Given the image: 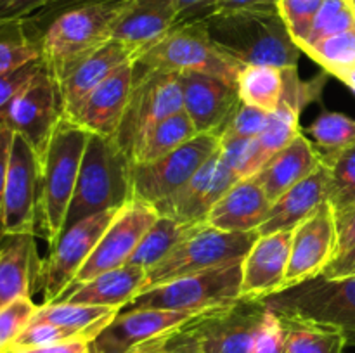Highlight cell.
<instances>
[{
	"instance_id": "2e32d148",
	"label": "cell",
	"mask_w": 355,
	"mask_h": 353,
	"mask_svg": "<svg viewBox=\"0 0 355 353\" xmlns=\"http://www.w3.org/2000/svg\"><path fill=\"white\" fill-rule=\"evenodd\" d=\"M210 310L180 311L159 310V308L121 310L114 320L90 343V353H130L137 346L159 338Z\"/></svg>"
},
{
	"instance_id": "836d02e7",
	"label": "cell",
	"mask_w": 355,
	"mask_h": 353,
	"mask_svg": "<svg viewBox=\"0 0 355 353\" xmlns=\"http://www.w3.org/2000/svg\"><path fill=\"white\" fill-rule=\"evenodd\" d=\"M193 227L194 225L180 224L173 218L158 217V220L151 225V228L141 239L128 263L141 266L148 272L159 260L165 258Z\"/></svg>"
},
{
	"instance_id": "f6af8a7d",
	"label": "cell",
	"mask_w": 355,
	"mask_h": 353,
	"mask_svg": "<svg viewBox=\"0 0 355 353\" xmlns=\"http://www.w3.org/2000/svg\"><path fill=\"white\" fill-rule=\"evenodd\" d=\"M59 0H0V28L24 23Z\"/></svg>"
},
{
	"instance_id": "bcb514c9",
	"label": "cell",
	"mask_w": 355,
	"mask_h": 353,
	"mask_svg": "<svg viewBox=\"0 0 355 353\" xmlns=\"http://www.w3.org/2000/svg\"><path fill=\"white\" fill-rule=\"evenodd\" d=\"M44 68V62L37 61L31 64L24 66V68L17 69V71L7 73V75L0 76V113L7 107V104L38 75Z\"/></svg>"
},
{
	"instance_id": "8992f818",
	"label": "cell",
	"mask_w": 355,
	"mask_h": 353,
	"mask_svg": "<svg viewBox=\"0 0 355 353\" xmlns=\"http://www.w3.org/2000/svg\"><path fill=\"white\" fill-rule=\"evenodd\" d=\"M259 235V232L218 230L207 221L196 224L165 258L146 272L142 291L214 269L232 260L245 258Z\"/></svg>"
},
{
	"instance_id": "30bf717a",
	"label": "cell",
	"mask_w": 355,
	"mask_h": 353,
	"mask_svg": "<svg viewBox=\"0 0 355 353\" xmlns=\"http://www.w3.org/2000/svg\"><path fill=\"white\" fill-rule=\"evenodd\" d=\"M218 144L220 138L217 134H198L156 161L146 165L132 163V199L158 206L218 151Z\"/></svg>"
},
{
	"instance_id": "83f0119b",
	"label": "cell",
	"mask_w": 355,
	"mask_h": 353,
	"mask_svg": "<svg viewBox=\"0 0 355 353\" xmlns=\"http://www.w3.org/2000/svg\"><path fill=\"white\" fill-rule=\"evenodd\" d=\"M319 165L321 151H318L314 142L302 132L290 144L270 156L269 161L253 176L266 190L270 203H274L295 183L311 175Z\"/></svg>"
},
{
	"instance_id": "74e56055",
	"label": "cell",
	"mask_w": 355,
	"mask_h": 353,
	"mask_svg": "<svg viewBox=\"0 0 355 353\" xmlns=\"http://www.w3.org/2000/svg\"><path fill=\"white\" fill-rule=\"evenodd\" d=\"M304 134L311 135L322 152H335L355 144V120L343 113H322Z\"/></svg>"
},
{
	"instance_id": "4316f807",
	"label": "cell",
	"mask_w": 355,
	"mask_h": 353,
	"mask_svg": "<svg viewBox=\"0 0 355 353\" xmlns=\"http://www.w3.org/2000/svg\"><path fill=\"white\" fill-rule=\"evenodd\" d=\"M324 203H328V172L321 161L311 175L295 183L274 201L267 220L259 228V234H274L281 230L293 232Z\"/></svg>"
},
{
	"instance_id": "d4e9b609",
	"label": "cell",
	"mask_w": 355,
	"mask_h": 353,
	"mask_svg": "<svg viewBox=\"0 0 355 353\" xmlns=\"http://www.w3.org/2000/svg\"><path fill=\"white\" fill-rule=\"evenodd\" d=\"M42 260L35 234H6L0 241V308L38 289Z\"/></svg>"
},
{
	"instance_id": "d6a6232c",
	"label": "cell",
	"mask_w": 355,
	"mask_h": 353,
	"mask_svg": "<svg viewBox=\"0 0 355 353\" xmlns=\"http://www.w3.org/2000/svg\"><path fill=\"white\" fill-rule=\"evenodd\" d=\"M328 172V203L333 213L355 206V144L335 152H321Z\"/></svg>"
},
{
	"instance_id": "d6986e66",
	"label": "cell",
	"mask_w": 355,
	"mask_h": 353,
	"mask_svg": "<svg viewBox=\"0 0 355 353\" xmlns=\"http://www.w3.org/2000/svg\"><path fill=\"white\" fill-rule=\"evenodd\" d=\"M139 51L132 45L118 40H107L76 66L69 69L68 75L58 85L59 107L61 116L73 121L82 109L83 102L90 93L106 80L111 73L128 61H135Z\"/></svg>"
},
{
	"instance_id": "7c38bea8",
	"label": "cell",
	"mask_w": 355,
	"mask_h": 353,
	"mask_svg": "<svg viewBox=\"0 0 355 353\" xmlns=\"http://www.w3.org/2000/svg\"><path fill=\"white\" fill-rule=\"evenodd\" d=\"M59 120L58 87L45 66L0 113V121L14 134L21 135L33 147L40 161L47 152Z\"/></svg>"
},
{
	"instance_id": "7402d4cb",
	"label": "cell",
	"mask_w": 355,
	"mask_h": 353,
	"mask_svg": "<svg viewBox=\"0 0 355 353\" xmlns=\"http://www.w3.org/2000/svg\"><path fill=\"white\" fill-rule=\"evenodd\" d=\"M137 64L128 61L114 69L106 80L83 102L82 109L73 121L103 137H116L123 114L127 111L134 90Z\"/></svg>"
},
{
	"instance_id": "e575fe53",
	"label": "cell",
	"mask_w": 355,
	"mask_h": 353,
	"mask_svg": "<svg viewBox=\"0 0 355 353\" xmlns=\"http://www.w3.org/2000/svg\"><path fill=\"white\" fill-rule=\"evenodd\" d=\"M302 52L322 66L328 75L338 78L342 73L349 71L355 66V28L322 38L305 47Z\"/></svg>"
},
{
	"instance_id": "9a60e30c",
	"label": "cell",
	"mask_w": 355,
	"mask_h": 353,
	"mask_svg": "<svg viewBox=\"0 0 355 353\" xmlns=\"http://www.w3.org/2000/svg\"><path fill=\"white\" fill-rule=\"evenodd\" d=\"M42 163L21 135L14 134L2 203L3 234L37 235Z\"/></svg>"
},
{
	"instance_id": "7a4b0ae2",
	"label": "cell",
	"mask_w": 355,
	"mask_h": 353,
	"mask_svg": "<svg viewBox=\"0 0 355 353\" xmlns=\"http://www.w3.org/2000/svg\"><path fill=\"white\" fill-rule=\"evenodd\" d=\"M203 21L215 45L243 66L286 69L298 64L302 48L291 37L279 9L217 14Z\"/></svg>"
},
{
	"instance_id": "f1b7e54d",
	"label": "cell",
	"mask_w": 355,
	"mask_h": 353,
	"mask_svg": "<svg viewBox=\"0 0 355 353\" xmlns=\"http://www.w3.org/2000/svg\"><path fill=\"white\" fill-rule=\"evenodd\" d=\"M120 311V308L96 307V305L42 303L38 305L33 318L52 322L76 332L87 341H94Z\"/></svg>"
},
{
	"instance_id": "ffe728a7",
	"label": "cell",
	"mask_w": 355,
	"mask_h": 353,
	"mask_svg": "<svg viewBox=\"0 0 355 353\" xmlns=\"http://www.w3.org/2000/svg\"><path fill=\"white\" fill-rule=\"evenodd\" d=\"M179 76L184 90V111L198 134L220 135L241 106L238 87L205 73L184 71Z\"/></svg>"
},
{
	"instance_id": "9c48e42d",
	"label": "cell",
	"mask_w": 355,
	"mask_h": 353,
	"mask_svg": "<svg viewBox=\"0 0 355 353\" xmlns=\"http://www.w3.org/2000/svg\"><path fill=\"white\" fill-rule=\"evenodd\" d=\"M180 111H184V90L179 73L142 69L141 75L135 76L134 90L114 141L132 156L156 125Z\"/></svg>"
},
{
	"instance_id": "9f6ffc18",
	"label": "cell",
	"mask_w": 355,
	"mask_h": 353,
	"mask_svg": "<svg viewBox=\"0 0 355 353\" xmlns=\"http://www.w3.org/2000/svg\"><path fill=\"white\" fill-rule=\"evenodd\" d=\"M2 237H3V235H0V241H2Z\"/></svg>"
},
{
	"instance_id": "8d00e7d4",
	"label": "cell",
	"mask_w": 355,
	"mask_h": 353,
	"mask_svg": "<svg viewBox=\"0 0 355 353\" xmlns=\"http://www.w3.org/2000/svg\"><path fill=\"white\" fill-rule=\"evenodd\" d=\"M218 152L232 173L241 179L257 175L270 156L260 144L259 138H227L218 137Z\"/></svg>"
},
{
	"instance_id": "ee69618b",
	"label": "cell",
	"mask_w": 355,
	"mask_h": 353,
	"mask_svg": "<svg viewBox=\"0 0 355 353\" xmlns=\"http://www.w3.org/2000/svg\"><path fill=\"white\" fill-rule=\"evenodd\" d=\"M252 353H288L281 318L270 308H267Z\"/></svg>"
},
{
	"instance_id": "ba28073f",
	"label": "cell",
	"mask_w": 355,
	"mask_h": 353,
	"mask_svg": "<svg viewBox=\"0 0 355 353\" xmlns=\"http://www.w3.org/2000/svg\"><path fill=\"white\" fill-rule=\"evenodd\" d=\"M241 282L243 258H239L142 291L123 310L159 308V310L203 311L225 307L241 298Z\"/></svg>"
},
{
	"instance_id": "60d3db41",
	"label": "cell",
	"mask_w": 355,
	"mask_h": 353,
	"mask_svg": "<svg viewBox=\"0 0 355 353\" xmlns=\"http://www.w3.org/2000/svg\"><path fill=\"white\" fill-rule=\"evenodd\" d=\"M38 305L31 298H19L0 308V352L6 353L17 336L33 320Z\"/></svg>"
},
{
	"instance_id": "603a6c76",
	"label": "cell",
	"mask_w": 355,
	"mask_h": 353,
	"mask_svg": "<svg viewBox=\"0 0 355 353\" xmlns=\"http://www.w3.org/2000/svg\"><path fill=\"white\" fill-rule=\"evenodd\" d=\"M284 73V89L281 96V102L276 111L269 113L266 130L259 137L260 144L267 151V154H276L279 149L290 144L297 135L302 134L300 114L311 102L321 97L322 87L326 83V75L322 73L311 82H304L298 76V68H286Z\"/></svg>"
},
{
	"instance_id": "277c9868",
	"label": "cell",
	"mask_w": 355,
	"mask_h": 353,
	"mask_svg": "<svg viewBox=\"0 0 355 353\" xmlns=\"http://www.w3.org/2000/svg\"><path fill=\"white\" fill-rule=\"evenodd\" d=\"M132 199V159L113 137L90 134L64 228Z\"/></svg>"
},
{
	"instance_id": "c3c4849f",
	"label": "cell",
	"mask_w": 355,
	"mask_h": 353,
	"mask_svg": "<svg viewBox=\"0 0 355 353\" xmlns=\"http://www.w3.org/2000/svg\"><path fill=\"white\" fill-rule=\"evenodd\" d=\"M336 221V256L343 255L355 246V206L342 213H335ZM333 258V260H335Z\"/></svg>"
},
{
	"instance_id": "f5cc1de1",
	"label": "cell",
	"mask_w": 355,
	"mask_h": 353,
	"mask_svg": "<svg viewBox=\"0 0 355 353\" xmlns=\"http://www.w3.org/2000/svg\"><path fill=\"white\" fill-rule=\"evenodd\" d=\"M19 353H90V341H87V339H71V341L55 343V345L26 350V352Z\"/></svg>"
},
{
	"instance_id": "f546056e",
	"label": "cell",
	"mask_w": 355,
	"mask_h": 353,
	"mask_svg": "<svg viewBox=\"0 0 355 353\" xmlns=\"http://www.w3.org/2000/svg\"><path fill=\"white\" fill-rule=\"evenodd\" d=\"M288 353H345L347 338L329 325L279 315Z\"/></svg>"
},
{
	"instance_id": "ac0fdd59",
	"label": "cell",
	"mask_w": 355,
	"mask_h": 353,
	"mask_svg": "<svg viewBox=\"0 0 355 353\" xmlns=\"http://www.w3.org/2000/svg\"><path fill=\"white\" fill-rule=\"evenodd\" d=\"M238 180L217 151L175 194L162 201L155 210L159 217L173 218L180 224H203L214 204Z\"/></svg>"
},
{
	"instance_id": "8fae6325",
	"label": "cell",
	"mask_w": 355,
	"mask_h": 353,
	"mask_svg": "<svg viewBox=\"0 0 355 353\" xmlns=\"http://www.w3.org/2000/svg\"><path fill=\"white\" fill-rule=\"evenodd\" d=\"M118 210L120 208L90 215L62 230L49 249L47 258L42 260L38 289L44 294V303L58 300L73 282Z\"/></svg>"
},
{
	"instance_id": "e0dca14e",
	"label": "cell",
	"mask_w": 355,
	"mask_h": 353,
	"mask_svg": "<svg viewBox=\"0 0 355 353\" xmlns=\"http://www.w3.org/2000/svg\"><path fill=\"white\" fill-rule=\"evenodd\" d=\"M335 255V213L331 204L324 203L293 230L284 289L321 275Z\"/></svg>"
},
{
	"instance_id": "6f0895ef",
	"label": "cell",
	"mask_w": 355,
	"mask_h": 353,
	"mask_svg": "<svg viewBox=\"0 0 355 353\" xmlns=\"http://www.w3.org/2000/svg\"><path fill=\"white\" fill-rule=\"evenodd\" d=\"M0 353H3V352H0Z\"/></svg>"
},
{
	"instance_id": "5b68a950",
	"label": "cell",
	"mask_w": 355,
	"mask_h": 353,
	"mask_svg": "<svg viewBox=\"0 0 355 353\" xmlns=\"http://www.w3.org/2000/svg\"><path fill=\"white\" fill-rule=\"evenodd\" d=\"M135 64L137 69L148 71L205 73L236 87L245 68L215 45L203 19L177 23L159 40L139 52Z\"/></svg>"
},
{
	"instance_id": "7dc6e473",
	"label": "cell",
	"mask_w": 355,
	"mask_h": 353,
	"mask_svg": "<svg viewBox=\"0 0 355 353\" xmlns=\"http://www.w3.org/2000/svg\"><path fill=\"white\" fill-rule=\"evenodd\" d=\"M279 0H214L208 7L207 16L234 12H255V10H276ZM203 17V19H205Z\"/></svg>"
},
{
	"instance_id": "44dd1931",
	"label": "cell",
	"mask_w": 355,
	"mask_h": 353,
	"mask_svg": "<svg viewBox=\"0 0 355 353\" xmlns=\"http://www.w3.org/2000/svg\"><path fill=\"white\" fill-rule=\"evenodd\" d=\"M293 232L262 234L243 258L241 298L263 300L284 289Z\"/></svg>"
},
{
	"instance_id": "cb8c5ba5",
	"label": "cell",
	"mask_w": 355,
	"mask_h": 353,
	"mask_svg": "<svg viewBox=\"0 0 355 353\" xmlns=\"http://www.w3.org/2000/svg\"><path fill=\"white\" fill-rule=\"evenodd\" d=\"M272 203L255 176L241 179L225 190L207 215V224L225 232H259Z\"/></svg>"
},
{
	"instance_id": "484cf974",
	"label": "cell",
	"mask_w": 355,
	"mask_h": 353,
	"mask_svg": "<svg viewBox=\"0 0 355 353\" xmlns=\"http://www.w3.org/2000/svg\"><path fill=\"white\" fill-rule=\"evenodd\" d=\"M146 270L127 263L118 269L99 273L94 279L69 286L52 303H78L111 307L123 310L144 289Z\"/></svg>"
},
{
	"instance_id": "6da1fadb",
	"label": "cell",
	"mask_w": 355,
	"mask_h": 353,
	"mask_svg": "<svg viewBox=\"0 0 355 353\" xmlns=\"http://www.w3.org/2000/svg\"><path fill=\"white\" fill-rule=\"evenodd\" d=\"M134 0H73L38 38L40 59L55 87L83 57L111 40V31Z\"/></svg>"
},
{
	"instance_id": "681fc988",
	"label": "cell",
	"mask_w": 355,
	"mask_h": 353,
	"mask_svg": "<svg viewBox=\"0 0 355 353\" xmlns=\"http://www.w3.org/2000/svg\"><path fill=\"white\" fill-rule=\"evenodd\" d=\"M12 141H14V132L10 130L3 121H0V235H6L3 234V225H2V203H3V190H6V182H7V172H9Z\"/></svg>"
},
{
	"instance_id": "ab89813d",
	"label": "cell",
	"mask_w": 355,
	"mask_h": 353,
	"mask_svg": "<svg viewBox=\"0 0 355 353\" xmlns=\"http://www.w3.org/2000/svg\"><path fill=\"white\" fill-rule=\"evenodd\" d=\"M71 339H83V338H80L76 332L69 331V329L61 327V325H55L52 324V322L37 320V318H33V320L26 325V329L17 336L16 341L10 345V348L7 350L6 353L26 352V350L42 348V346L55 345V343L71 341Z\"/></svg>"
},
{
	"instance_id": "52a82bcc",
	"label": "cell",
	"mask_w": 355,
	"mask_h": 353,
	"mask_svg": "<svg viewBox=\"0 0 355 353\" xmlns=\"http://www.w3.org/2000/svg\"><path fill=\"white\" fill-rule=\"evenodd\" d=\"M263 303L279 315L338 329L347 345L355 346V275L342 279L318 275L263 298Z\"/></svg>"
},
{
	"instance_id": "816d5d0a",
	"label": "cell",
	"mask_w": 355,
	"mask_h": 353,
	"mask_svg": "<svg viewBox=\"0 0 355 353\" xmlns=\"http://www.w3.org/2000/svg\"><path fill=\"white\" fill-rule=\"evenodd\" d=\"M214 0H175L179 23L191 19H203Z\"/></svg>"
},
{
	"instance_id": "4dcf8cb0",
	"label": "cell",
	"mask_w": 355,
	"mask_h": 353,
	"mask_svg": "<svg viewBox=\"0 0 355 353\" xmlns=\"http://www.w3.org/2000/svg\"><path fill=\"white\" fill-rule=\"evenodd\" d=\"M198 132L193 121L186 114V111L166 118L162 123L156 125L148 135L141 141V144L134 149L130 159L134 165H146L156 161L168 152L175 151L187 141L196 137Z\"/></svg>"
},
{
	"instance_id": "db71d44e",
	"label": "cell",
	"mask_w": 355,
	"mask_h": 353,
	"mask_svg": "<svg viewBox=\"0 0 355 353\" xmlns=\"http://www.w3.org/2000/svg\"><path fill=\"white\" fill-rule=\"evenodd\" d=\"M338 80H340V82L345 83V85L349 87V89L355 93V66L352 69H349V71L342 73V75L338 76Z\"/></svg>"
},
{
	"instance_id": "b9f144b4",
	"label": "cell",
	"mask_w": 355,
	"mask_h": 353,
	"mask_svg": "<svg viewBox=\"0 0 355 353\" xmlns=\"http://www.w3.org/2000/svg\"><path fill=\"white\" fill-rule=\"evenodd\" d=\"M322 0H279L277 9L290 30L291 37L300 47L309 37L312 21L321 7Z\"/></svg>"
},
{
	"instance_id": "f35d334b",
	"label": "cell",
	"mask_w": 355,
	"mask_h": 353,
	"mask_svg": "<svg viewBox=\"0 0 355 353\" xmlns=\"http://www.w3.org/2000/svg\"><path fill=\"white\" fill-rule=\"evenodd\" d=\"M355 28V9L349 0H322L314 21H312L309 37L300 48L304 51L309 45L328 38L331 35Z\"/></svg>"
},
{
	"instance_id": "3957f363",
	"label": "cell",
	"mask_w": 355,
	"mask_h": 353,
	"mask_svg": "<svg viewBox=\"0 0 355 353\" xmlns=\"http://www.w3.org/2000/svg\"><path fill=\"white\" fill-rule=\"evenodd\" d=\"M89 137V130L61 116L47 152L40 161L37 234L47 241L49 248L64 230L66 215L75 194Z\"/></svg>"
},
{
	"instance_id": "f907efd6",
	"label": "cell",
	"mask_w": 355,
	"mask_h": 353,
	"mask_svg": "<svg viewBox=\"0 0 355 353\" xmlns=\"http://www.w3.org/2000/svg\"><path fill=\"white\" fill-rule=\"evenodd\" d=\"M321 275L328 277V279H342V277L355 275V246L343 255L331 260V263L326 266Z\"/></svg>"
},
{
	"instance_id": "5bb4252c",
	"label": "cell",
	"mask_w": 355,
	"mask_h": 353,
	"mask_svg": "<svg viewBox=\"0 0 355 353\" xmlns=\"http://www.w3.org/2000/svg\"><path fill=\"white\" fill-rule=\"evenodd\" d=\"M158 211L142 201L130 199L128 203H125L114 215L111 224L107 225L104 234L97 241L92 255L89 256L85 265L80 269L69 286L82 284L85 280L94 279L99 273L107 272V270L127 265L141 239L158 220Z\"/></svg>"
},
{
	"instance_id": "11a10c76",
	"label": "cell",
	"mask_w": 355,
	"mask_h": 353,
	"mask_svg": "<svg viewBox=\"0 0 355 353\" xmlns=\"http://www.w3.org/2000/svg\"><path fill=\"white\" fill-rule=\"evenodd\" d=\"M349 2H350V6H352L354 9H355V0H349Z\"/></svg>"
},
{
	"instance_id": "4fadbf2b",
	"label": "cell",
	"mask_w": 355,
	"mask_h": 353,
	"mask_svg": "<svg viewBox=\"0 0 355 353\" xmlns=\"http://www.w3.org/2000/svg\"><path fill=\"white\" fill-rule=\"evenodd\" d=\"M267 314L263 300L239 298L208 311L194 322V338L201 353H252Z\"/></svg>"
},
{
	"instance_id": "d590c367",
	"label": "cell",
	"mask_w": 355,
	"mask_h": 353,
	"mask_svg": "<svg viewBox=\"0 0 355 353\" xmlns=\"http://www.w3.org/2000/svg\"><path fill=\"white\" fill-rule=\"evenodd\" d=\"M40 61L38 40L21 23L0 28V76Z\"/></svg>"
},
{
	"instance_id": "7bdbcfd3",
	"label": "cell",
	"mask_w": 355,
	"mask_h": 353,
	"mask_svg": "<svg viewBox=\"0 0 355 353\" xmlns=\"http://www.w3.org/2000/svg\"><path fill=\"white\" fill-rule=\"evenodd\" d=\"M269 113L259 107L243 104L234 111L232 118L218 137L227 138H259L266 130Z\"/></svg>"
},
{
	"instance_id": "1f68e13d",
	"label": "cell",
	"mask_w": 355,
	"mask_h": 353,
	"mask_svg": "<svg viewBox=\"0 0 355 353\" xmlns=\"http://www.w3.org/2000/svg\"><path fill=\"white\" fill-rule=\"evenodd\" d=\"M284 89V73L276 66L248 64L238 78V93L243 104L272 113L281 102Z\"/></svg>"
}]
</instances>
